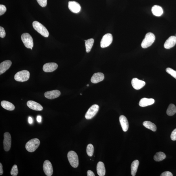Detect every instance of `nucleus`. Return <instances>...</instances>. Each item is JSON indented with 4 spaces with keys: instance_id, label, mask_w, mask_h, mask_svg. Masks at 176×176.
I'll list each match as a JSON object with an SVG mask.
<instances>
[{
    "instance_id": "nucleus-1",
    "label": "nucleus",
    "mask_w": 176,
    "mask_h": 176,
    "mask_svg": "<svg viewBox=\"0 0 176 176\" xmlns=\"http://www.w3.org/2000/svg\"><path fill=\"white\" fill-rule=\"evenodd\" d=\"M40 144V141L38 139H32L26 143L25 146L26 148L29 152H34L38 148Z\"/></svg>"
},
{
    "instance_id": "nucleus-2",
    "label": "nucleus",
    "mask_w": 176,
    "mask_h": 176,
    "mask_svg": "<svg viewBox=\"0 0 176 176\" xmlns=\"http://www.w3.org/2000/svg\"><path fill=\"white\" fill-rule=\"evenodd\" d=\"M34 29L39 34L44 37H48L49 36V33L45 26L39 22L35 21L32 23Z\"/></svg>"
},
{
    "instance_id": "nucleus-3",
    "label": "nucleus",
    "mask_w": 176,
    "mask_h": 176,
    "mask_svg": "<svg viewBox=\"0 0 176 176\" xmlns=\"http://www.w3.org/2000/svg\"><path fill=\"white\" fill-rule=\"evenodd\" d=\"M155 39V36L152 33H147L142 42V47L143 48H146L150 47L154 42Z\"/></svg>"
},
{
    "instance_id": "nucleus-4",
    "label": "nucleus",
    "mask_w": 176,
    "mask_h": 176,
    "mask_svg": "<svg viewBox=\"0 0 176 176\" xmlns=\"http://www.w3.org/2000/svg\"><path fill=\"white\" fill-rule=\"evenodd\" d=\"M68 160L72 167L74 168L77 167L79 165V159L77 154L73 151H70L68 153Z\"/></svg>"
},
{
    "instance_id": "nucleus-5",
    "label": "nucleus",
    "mask_w": 176,
    "mask_h": 176,
    "mask_svg": "<svg viewBox=\"0 0 176 176\" xmlns=\"http://www.w3.org/2000/svg\"><path fill=\"white\" fill-rule=\"evenodd\" d=\"M30 77V73L27 70H24L17 72L15 74V80L18 82H24L28 81Z\"/></svg>"
},
{
    "instance_id": "nucleus-6",
    "label": "nucleus",
    "mask_w": 176,
    "mask_h": 176,
    "mask_svg": "<svg viewBox=\"0 0 176 176\" xmlns=\"http://www.w3.org/2000/svg\"><path fill=\"white\" fill-rule=\"evenodd\" d=\"M21 39L25 47L31 49L33 47V42L32 37L28 33H24L21 35Z\"/></svg>"
},
{
    "instance_id": "nucleus-7",
    "label": "nucleus",
    "mask_w": 176,
    "mask_h": 176,
    "mask_svg": "<svg viewBox=\"0 0 176 176\" xmlns=\"http://www.w3.org/2000/svg\"><path fill=\"white\" fill-rule=\"evenodd\" d=\"M4 149L5 151L10 150L12 145V138L10 134L8 132H6L4 134Z\"/></svg>"
},
{
    "instance_id": "nucleus-8",
    "label": "nucleus",
    "mask_w": 176,
    "mask_h": 176,
    "mask_svg": "<svg viewBox=\"0 0 176 176\" xmlns=\"http://www.w3.org/2000/svg\"><path fill=\"white\" fill-rule=\"evenodd\" d=\"M99 106L97 104H94L90 108L86 113L85 117L87 120H91L96 115L99 110Z\"/></svg>"
},
{
    "instance_id": "nucleus-9",
    "label": "nucleus",
    "mask_w": 176,
    "mask_h": 176,
    "mask_svg": "<svg viewBox=\"0 0 176 176\" xmlns=\"http://www.w3.org/2000/svg\"><path fill=\"white\" fill-rule=\"evenodd\" d=\"M113 41V36L110 33L106 34L103 36L100 42V47L104 48L108 47Z\"/></svg>"
},
{
    "instance_id": "nucleus-10",
    "label": "nucleus",
    "mask_w": 176,
    "mask_h": 176,
    "mask_svg": "<svg viewBox=\"0 0 176 176\" xmlns=\"http://www.w3.org/2000/svg\"><path fill=\"white\" fill-rule=\"evenodd\" d=\"M43 168L44 173L47 176H51L53 172L52 165L49 160H47L44 162Z\"/></svg>"
},
{
    "instance_id": "nucleus-11",
    "label": "nucleus",
    "mask_w": 176,
    "mask_h": 176,
    "mask_svg": "<svg viewBox=\"0 0 176 176\" xmlns=\"http://www.w3.org/2000/svg\"><path fill=\"white\" fill-rule=\"evenodd\" d=\"M132 86L136 90L141 89L146 85V82L137 78H134L131 81Z\"/></svg>"
},
{
    "instance_id": "nucleus-12",
    "label": "nucleus",
    "mask_w": 176,
    "mask_h": 176,
    "mask_svg": "<svg viewBox=\"0 0 176 176\" xmlns=\"http://www.w3.org/2000/svg\"><path fill=\"white\" fill-rule=\"evenodd\" d=\"M68 8L72 12L78 13L81 11V6L76 1H69Z\"/></svg>"
},
{
    "instance_id": "nucleus-13",
    "label": "nucleus",
    "mask_w": 176,
    "mask_h": 176,
    "mask_svg": "<svg viewBox=\"0 0 176 176\" xmlns=\"http://www.w3.org/2000/svg\"><path fill=\"white\" fill-rule=\"evenodd\" d=\"M58 67V65L55 63H48L45 64L43 67V71L46 72H52Z\"/></svg>"
},
{
    "instance_id": "nucleus-14",
    "label": "nucleus",
    "mask_w": 176,
    "mask_h": 176,
    "mask_svg": "<svg viewBox=\"0 0 176 176\" xmlns=\"http://www.w3.org/2000/svg\"><path fill=\"white\" fill-rule=\"evenodd\" d=\"M60 94V92L58 90H56L46 92L44 95L45 98L49 99L52 100L58 97Z\"/></svg>"
},
{
    "instance_id": "nucleus-15",
    "label": "nucleus",
    "mask_w": 176,
    "mask_h": 176,
    "mask_svg": "<svg viewBox=\"0 0 176 176\" xmlns=\"http://www.w3.org/2000/svg\"><path fill=\"white\" fill-rule=\"evenodd\" d=\"M27 105L30 108L35 111H41L43 109V106L40 104L34 101H28Z\"/></svg>"
},
{
    "instance_id": "nucleus-16",
    "label": "nucleus",
    "mask_w": 176,
    "mask_h": 176,
    "mask_svg": "<svg viewBox=\"0 0 176 176\" xmlns=\"http://www.w3.org/2000/svg\"><path fill=\"white\" fill-rule=\"evenodd\" d=\"M176 44V37L171 36L169 37L164 44V47L165 49H170L174 47Z\"/></svg>"
},
{
    "instance_id": "nucleus-17",
    "label": "nucleus",
    "mask_w": 176,
    "mask_h": 176,
    "mask_svg": "<svg viewBox=\"0 0 176 176\" xmlns=\"http://www.w3.org/2000/svg\"><path fill=\"white\" fill-rule=\"evenodd\" d=\"M12 64L11 61L9 60H6L1 63L0 64V74L5 72L9 69Z\"/></svg>"
},
{
    "instance_id": "nucleus-18",
    "label": "nucleus",
    "mask_w": 176,
    "mask_h": 176,
    "mask_svg": "<svg viewBox=\"0 0 176 176\" xmlns=\"http://www.w3.org/2000/svg\"><path fill=\"white\" fill-rule=\"evenodd\" d=\"M104 75L101 72H97L94 74L92 76L91 79L92 83H97L100 82L104 80Z\"/></svg>"
},
{
    "instance_id": "nucleus-19",
    "label": "nucleus",
    "mask_w": 176,
    "mask_h": 176,
    "mask_svg": "<svg viewBox=\"0 0 176 176\" xmlns=\"http://www.w3.org/2000/svg\"><path fill=\"white\" fill-rule=\"evenodd\" d=\"M120 121L123 131L126 132L128 130L129 124L127 118L124 116H121L120 117Z\"/></svg>"
},
{
    "instance_id": "nucleus-20",
    "label": "nucleus",
    "mask_w": 176,
    "mask_h": 176,
    "mask_svg": "<svg viewBox=\"0 0 176 176\" xmlns=\"http://www.w3.org/2000/svg\"><path fill=\"white\" fill-rule=\"evenodd\" d=\"M155 102V100L153 99L143 98L140 101L139 105L140 106L145 107L152 105Z\"/></svg>"
},
{
    "instance_id": "nucleus-21",
    "label": "nucleus",
    "mask_w": 176,
    "mask_h": 176,
    "mask_svg": "<svg viewBox=\"0 0 176 176\" xmlns=\"http://www.w3.org/2000/svg\"><path fill=\"white\" fill-rule=\"evenodd\" d=\"M97 171L98 174L100 176H104L106 173L104 164L103 162H99L97 166Z\"/></svg>"
},
{
    "instance_id": "nucleus-22",
    "label": "nucleus",
    "mask_w": 176,
    "mask_h": 176,
    "mask_svg": "<svg viewBox=\"0 0 176 176\" xmlns=\"http://www.w3.org/2000/svg\"><path fill=\"white\" fill-rule=\"evenodd\" d=\"M152 12L154 15L157 16H160L163 14V10L161 7L158 5L154 6L152 8Z\"/></svg>"
},
{
    "instance_id": "nucleus-23",
    "label": "nucleus",
    "mask_w": 176,
    "mask_h": 176,
    "mask_svg": "<svg viewBox=\"0 0 176 176\" xmlns=\"http://www.w3.org/2000/svg\"><path fill=\"white\" fill-rule=\"evenodd\" d=\"M1 104L3 108L7 110L13 111L15 108V106L12 103L7 101H2L1 103Z\"/></svg>"
},
{
    "instance_id": "nucleus-24",
    "label": "nucleus",
    "mask_w": 176,
    "mask_h": 176,
    "mask_svg": "<svg viewBox=\"0 0 176 176\" xmlns=\"http://www.w3.org/2000/svg\"><path fill=\"white\" fill-rule=\"evenodd\" d=\"M139 164V162L137 160H134L132 163L131 166V173L132 176H135L136 175Z\"/></svg>"
},
{
    "instance_id": "nucleus-25",
    "label": "nucleus",
    "mask_w": 176,
    "mask_h": 176,
    "mask_svg": "<svg viewBox=\"0 0 176 176\" xmlns=\"http://www.w3.org/2000/svg\"><path fill=\"white\" fill-rule=\"evenodd\" d=\"M143 125L146 128L150 129L153 131H155L157 130L156 125L153 123L149 121H145L143 123Z\"/></svg>"
},
{
    "instance_id": "nucleus-26",
    "label": "nucleus",
    "mask_w": 176,
    "mask_h": 176,
    "mask_svg": "<svg viewBox=\"0 0 176 176\" xmlns=\"http://www.w3.org/2000/svg\"><path fill=\"white\" fill-rule=\"evenodd\" d=\"M166 157V156L164 153L159 152L156 153L154 156V159L155 161L160 162L164 160Z\"/></svg>"
},
{
    "instance_id": "nucleus-27",
    "label": "nucleus",
    "mask_w": 176,
    "mask_h": 176,
    "mask_svg": "<svg viewBox=\"0 0 176 176\" xmlns=\"http://www.w3.org/2000/svg\"><path fill=\"white\" fill-rule=\"evenodd\" d=\"M94 43V39H90L86 41L85 42V46L86 51L87 53H89L92 49Z\"/></svg>"
},
{
    "instance_id": "nucleus-28",
    "label": "nucleus",
    "mask_w": 176,
    "mask_h": 176,
    "mask_svg": "<svg viewBox=\"0 0 176 176\" xmlns=\"http://www.w3.org/2000/svg\"><path fill=\"white\" fill-rule=\"evenodd\" d=\"M166 113L169 116H173L176 113V107L175 105L171 104L167 109Z\"/></svg>"
},
{
    "instance_id": "nucleus-29",
    "label": "nucleus",
    "mask_w": 176,
    "mask_h": 176,
    "mask_svg": "<svg viewBox=\"0 0 176 176\" xmlns=\"http://www.w3.org/2000/svg\"><path fill=\"white\" fill-rule=\"evenodd\" d=\"M94 151V147L93 145L89 144L87 145V153L89 157H92L93 155Z\"/></svg>"
},
{
    "instance_id": "nucleus-30",
    "label": "nucleus",
    "mask_w": 176,
    "mask_h": 176,
    "mask_svg": "<svg viewBox=\"0 0 176 176\" xmlns=\"http://www.w3.org/2000/svg\"><path fill=\"white\" fill-rule=\"evenodd\" d=\"M18 173V170L17 165H14L11 171V174L13 176H16Z\"/></svg>"
},
{
    "instance_id": "nucleus-31",
    "label": "nucleus",
    "mask_w": 176,
    "mask_h": 176,
    "mask_svg": "<svg viewBox=\"0 0 176 176\" xmlns=\"http://www.w3.org/2000/svg\"><path fill=\"white\" fill-rule=\"evenodd\" d=\"M166 70L167 73L176 79V71L175 70L170 68H167Z\"/></svg>"
},
{
    "instance_id": "nucleus-32",
    "label": "nucleus",
    "mask_w": 176,
    "mask_h": 176,
    "mask_svg": "<svg viewBox=\"0 0 176 176\" xmlns=\"http://www.w3.org/2000/svg\"><path fill=\"white\" fill-rule=\"evenodd\" d=\"M37 1L42 7H45L47 5V0H37Z\"/></svg>"
},
{
    "instance_id": "nucleus-33",
    "label": "nucleus",
    "mask_w": 176,
    "mask_h": 176,
    "mask_svg": "<svg viewBox=\"0 0 176 176\" xmlns=\"http://www.w3.org/2000/svg\"><path fill=\"white\" fill-rule=\"evenodd\" d=\"M7 11V9L5 5H0V15L3 14L5 12Z\"/></svg>"
},
{
    "instance_id": "nucleus-34",
    "label": "nucleus",
    "mask_w": 176,
    "mask_h": 176,
    "mask_svg": "<svg viewBox=\"0 0 176 176\" xmlns=\"http://www.w3.org/2000/svg\"><path fill=\"white\" fill-rule=\"evenodd\" d=\"M6 36V32L4 28L1 26L0 27V37L4 38Z\"/></svg>"
},
{
    "instance_id": "nucleus-35",
    "label": "nucleus",
    "mask_w": 176,
    "mask_h": 176,
    "mask_svg": "<svg viewBox=\"0 0 176 176\" xmlns=\"http://www.w3.org/2000/svg\"><path fill=\"white\" fill-rule=\"evenodd\" d=\"M171 140L175 141L176 140V129H175L171 134Z\"/></svg>"
},
{
    "instance_id": "nucleus-36",
    "label": "nucleus",
    "mask_w": 176,
    "mask_h": 176,
    "mask_svg": "<svg viewBox=\"0 0 176 176\" xmlns=\"http://www.w3.org/2000/svg\"><path fill=\"white\" fill-rule=\"evenodd\" d=\"M161 176H173V175L171 172L169 171H165L162 173Z\"/></svg>"
},
{
    "instance_id": "nucleus-37",
    "label": "nucleus",
    "mask_w": 176,
    "mask_h": 176,
    "mask_svg": "<svg viewBox=\"0 0 176 176\" xmlns=\"http://www.w3.org/2000/svg\"><path fill=\"white\" fill-rule=\"evenodd\" d=\"M87 175L88 176H95L94 173L91 170H88L87 171Z\"/></svg>"
},
{
    "instance_id": "nucleus-38",
    "label": "nucleus",
    "mask_w": 176,
    "mask_h": 176,
    "mask_svg": "<svg viewBox=\"0 0 176 176\" xmlns=\"http://www.w3.org/2000/svg\"><path fill=\"white\" fill-rule=\"evenodd\" d=\"M3 166L1 163H0V175H3Z\"/></svg>"
},
{
    "instance_id": "nucleus-39",
    "label": "nucleus",
    "mask_w": 176,
    "mask_h": 176,
    "mask_svg": "<svg viewBox=\"0 0 176 176\" xmlns=\"http://www.w3.org/2000/svg\"><path fill=\"white\" fill-rule=\"evenodd\" d=\"M37 121H38L39 123H40L41 122V116H37Z\"/></svg>"
},
{
    "instance_id": "nucleus-40",
    "label": "nucleus",
    "mask_w": 176,
    "mask_h": 176,
    "mask_svg": "<svg viewBox=\"0 0 176 176\" xmlns=\"http://www.w3.org/2000/svg\"><path fill=\"white\" fill-rule=\"evenodd\" d=\"M28 122L30 124H32L33 122L32 119L31 117H30L28 118Z\"/></svg>"
},
{
    "instance_id": "nucleus-41",
    "label": "nucleus",
    "mask_w": 176,
    "mask_h": 176,
    "mask_svg": "<svg viewBox=\"0 0 176 176\" xmlns=\"http://www.w3.org/2000/svg\"><path fill=\"white\" fill-rule=\"evenodd\" d=\"M89 85L87 84V87H89Z\"/></svg>"
},
{
    "instance_id": "nucleus-42",
    "label": "nucleus",
    "mask_w": 176,
    "mask_h": 176,
    "mask_svg": "<svg viewBox=\"0 0 176 176\" xmlns=\"http://www.w3.org/2000/svg\"><path fill=\"white\" fill-rule=\"evenodd\" d=\"M30 49H31V50H32V48H31Z\"/></svg>"
},
{
    "instance_id": "nucleus-43",
    "label": "nucleus",
    "mask_w": 176,
    "mask_h": 176,
    "mask_svg": "<svg viewBox=\"0 0 176 176\" xmlns=\"http://www.w3.org/2000/svg\"><path fill=\"white\" fill-rule=\"evenodd\" d=\"M80 95H82V94H80Z\"/></svg>"
},
{
    "instance_id": "nucleus-44",
    "label": "nucleus",
    "mask_w": 176,
    "mask_h": 176,
    "mask_svg": "<svg viewBox=\"0 0 176 176\" xmlns=\"http://www.w3.org/2000/svg\"><path fill=\"white\" fill-rule=\"evenodd\" d=\"M175 36L176 37V35H175Z\"/></svg>"
}]
</instances>
